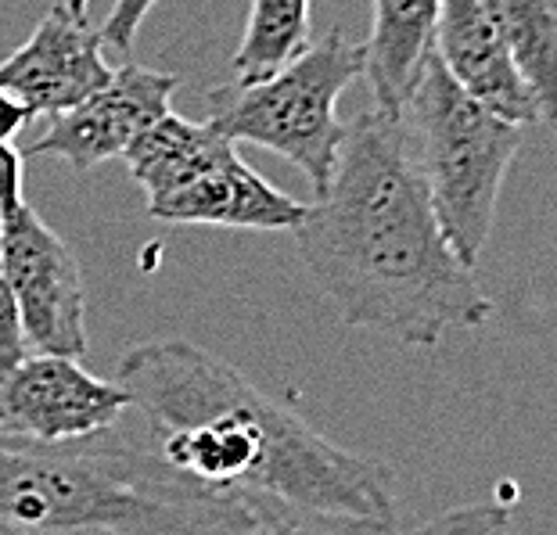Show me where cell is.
Listing matches in <instances>:
<instances>
[{"instance_id":"cell-10","label":"cell","mask_w":557,"mask_h":535,"mask_svg":"<svg viewBox=\"0 0 557 535\" xmlns=\"http://www.w3.org/2000/svg\"><path fill=\"white\" fill-rule=\"evenodd\" d=\"M112 76L98 26L54 4L33 37L0 62V90L11 94L33 119L62 115L101 90Z\"/></svg>"},{"instance_id":"cell-16","label":"cell","mask_w":557,"mask_h":535,"mask_svg":"<svg viewBox=\"0 0 557 535\" xmlns=\"http://www.w3.org/2000/svg\"><path fill=\"white\" fill-rule=\"evenodd\" d=\"M151 8H156V0H115L109 18H104V26L98 29L101 43L112 47L115 54H123L129 62L134 43H137V33H140V26H145V18L151 15Z\"/></svg>"},{"instance_id":"cell-8","label":"cell","mask_w":557,"mask_h":535,"mask_svg":"<svg viewBox=\"0 0 557 535\" xmlns=\"http://www.w3.org/2000/svg\"><path fill=\"white\" fill-rule=\"evenodd\" d=\"M129 410L126 391L94 377L69 356L26 352L0 371V435L29 443H76L120 424Z\"/></svg>"},{"instance_id":"cell-17","label":"cell","mask_w":557,"mask_h":535,"mask_svg":"<svg viewBox=\"0 0 557 535\" xmlns=\"http://www.w3.org/2000/svg\"><path fill=\"white\" fill-rule=\"evenodd\" d=\"M26 338H22V320L15 295H11L8 273H4V256H0V371L11 363H18L26 356Z\"/></svg>"},{"instance_id":"cell-19","label":"cell","mask_w":557,"mask_h":535,"mask_svg":"<svg viewBox=\"0 0 557 535\" xmlns=\"http://www.w3.org/2000/svg\"><path fill=\"white\" fill-rule=\"evenodd\" d=\"M33 123V115L22 109V104L11 98V94L0 90V145H11V137L22 134Z\"/></svg>"},{"instance_id":"cell-14","label":"cell","mask_w":557,"mask_h":535,"mask_svg":"<svg viewBox=\"0 0 557 535\" xmlns=\"http://www.w3.org/2000/svg\"><path fill=\"white\" fill-rule=\"evenodd\" d=\"M310 47V0H252L242 43L234 51V83L274 76Z\"/></svg>"},{"instance_id":"cell-15","label":"cell","mask_w":557,"mask_h":535,"mask_svg":"<svg viewBox=\"0 0 557 535\" xmlns=\"http://www.w3.org/2000/svg\"><path fill=\"white\" fill-rule=\"evenodd\" d=\"M399 535V532H396ZM407 535H511V510L500 499L449 507Z\"/></svg>"},{"instance_id":"cell-21","label":"cell","mask_w":557,"mask_h":535,"mask_svg":"<svg viewBox=\"0 0 557 535\" xmlns=\"http://www.w3.org/2000/svg\"><path fill=\"white\" fill-rule=\"evenodd\" d=\"M62 4L73 11L76 18H87V8H90V0H62Z\"/></svg>"},{"instance_id":"cell-6","label":"cell","mask_w":557,"mask_h":535,"mask_svg":"<svg viewBox=\"0 0 557 535\" xmlns=\"http://www.w3.org/2000/svg\"><path fill=\"white\" fill-rule=\"evenodd\" d=\"M360 76L363 47L342 29H331L274 76L209 90L206 123L234 145L242 140L288 159L313 184V195H320L349 126L338 119V98Z\"/></svg>"},{"instance_id":"cell-18","label":"cell","mask_w":557,"mask_h":535,"mask_svg":"<svg viewBox=\"0 0 557 535\" xmlns=\"http://www.w3.org/2000/svg\"><path fill=\"white\" fill-rule=\"evenodd\" d=\"M22 206V151L15 145H0V220Z\"/></svg>"},{"instance_id":"cell-3","label":"cell","mask_w":557,"mask_h":535,"mask_svg":"<svg viewBox=\"0 0 557 535\" xmlns=\"http://www.w3.org/2000/svg\"><path fill=\"white\" fill-rule=\"evenodd\" d=\"M259 518L209 493L123 421L76 443L0 435V535H248Z\"/></svg>"},{"instance_id":"cell-13","label":"cell","mask_w":557,"mask_h":535,"mask_svg":"<svg viewBox=\"0 0 557 535\" xmlns=\"http://www.w3.org/2000/svg\"><path fill=\"white\" fill-rule=\"evenodd\" d=\"M496 37L504 40L518 73L554 115L557 62V0H482Z\"/></svg>"},{"instance_id":"cell-5","label":"cell","mask_w":557,"mask_h":535,"mask_svg":"<svg viewBox=\"0 0 557 535\" xmlns=\"http://www.w3.org/2000/svg\"><path fill=\"white\" fill-rule=\"evenodd\" d=\"M123 159L148 198V216L173 227L295 231L306 216L302 201L263 181L212 123L170 112Z\"/></svg>"},{"instance_id":"cell-20","label":"cell","mask_w":557,"mask_h":535,"mask_svg":"<svg viewBox=\"0 0 557 535\" xmlns=\"http://www.w3.org/2000/svg\"><path fill=\"white\" fill-rule=\"evenodd\" d=\"M248 535H306V532L288 528V525H277V521H259V525L248 532Z\"/></svg>"},{"instance_id":"cell-12","label":"cell","mask_w":557,"mask_h":535,"mask_svg":"<svg viewBox=\"0 0 557 535\" xmlns=\"http://www.w3.org/2000/svg\"><path fill=\"white\" fill-rule=\"evenodd\" d=\"M438 0H374V26L363 47V79L374 109L396 115L432 51Z\"/></svg>"},{"instance_id":"cell-2","label":"cell","mask_w":557,"mask_h":535,"mask_svg":"<svg viewBox=\"0 0 557 535\" xmlns=\"http://www.w3.org/2000/svg\"><path fill=\"white\" fill-rule=\"evenodd\" d=\"M317 288L349 327L435 349L482 327L490 295L449 248L399 119L377 109L346 126L335 170L292 231Z\"/></svg>"},{"instance_id":"cell-7","label":"cell","mask_w":557,"mask_h":535,"mask_svg":"<svg viewBox=\"0 0 557 535\" xmlns=\"http://www.w3.org/2000/svg\"><path fill=\"white\" fill-rule=\"evenodd\" d=\"M0 256L15 295L22 338L47 356L79 360L90 349L87 335V288L79 263L29 206L0 220Z\"/></svg>"},{"instance_id":"cell-11","label":"cell","mask_w":557,"mask_h":535,"mask_svg":"<svg viewBox=\"0 0 557 535\" xmlns=\"http://www.w3.org/2000/svg\"><path fill=\"white\" fill-rule=\"evenodd\" d=\"M432 54L471 101L500 115L504 123L525 129L550 119L536 90L511 62L504 40L496 37L482 0H438Z\"/></svg>"},{"instance_id":"cell-9","label":"cell","mask_w":557,"mask_h":535,"mask_svg":"<svg viewBox=\"0 0 557 535\" xmlns=\"http://www.w3.org/2000/svg\"><path fill=\"white\" fill-rule=\"evenodd\" d=\"M176 87H181V76L123 62L112 69L101 90H94L76 109L54 115L26 154H54L79 173L109 159H123L145 129L173 112Z\"/></svg>"},{"instance_id":"cell-1","label":"cell","mask_w":557,"mask_h":535,"mask_svg":"<svg viewBox=\"0 0 557 535\" xmlns=\"http://www.w3.org/2000/svg\"><path fill=\"white\" fill-rule=\"evenodd\" d=\"M176 474L306 535H396L388 463L331 443L234 363L187 338L140 341L115 371Z\"/></svg>"},{"instance_id":"cell-4","label":"cell","mask_w":557,"mask_h":535,"mask_svg":"<svg viewBox=\"0 0 557 535\" xmlns=\"http://www.w3.org/2000/svg\"><path fill=\"white\" fill-rule=\"evenodd\" d=\"M396 119L438 227L460 263L475 270L493 234L507 170L525 145V129L471 101L432 51Z\"/></svg>"}]
</instances>
